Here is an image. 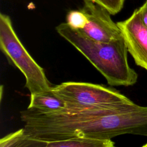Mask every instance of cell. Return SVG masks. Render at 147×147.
Segmentation results:
<instances>
[{"mask_svg":"<svg viewBox=\"0 0 147 147\" xmlns=\"http://www.w3.org/2000/svg\"><path fill=\"white\" fill-rule=\"evenodd\" d=\"M25 134L47 142L74 138L111 140L130 134L147 137V107L134 102L75 113L20 112Z\"/></svg>","mask_w":147,"mask_h":147,"instance_id":"1","label":"cell"},{"mask_svg":"<svg viewBox=\"0 0 147 147\" xmlns=\"http://www.w3.org/2000/svg\"><path fill=\"white\" fill-rule=\"evenodd\" d=\"M57 33L80 52L113 86L134 84L138 75L127 61V48L122 37L110 42L94 41L65 23L56 27Z\"/></svg>","mask_w":147,"mask_h":147,"instance_id":"2","label":"cell"},{"mask_svg":"<svg viewBox=\"0 0 147 147\" xmlns=\"http://www.w3.org/2000/svg\"><path fill=\"white\" fill-rule=\"evenodd\" d=\"M0 48L9 63L25 76V87L30 94L52 88L43 68L29 53L17 36L10 17L0 14Z\"/></svg>","mask_w":147,"mask_h":147,"instance_id":"3","label":"cell"},{"mask_svg":"<svg viewBox=\"0 0 147 147\" xmlns=\"http://www.w3.org/2000/svg\"><path fill=\"white\" fill-rule=\"evenodd\" d=\"M65 102V112L75 113L98 107L130 103V99L118 91L100 84L67 82L52 87Z\"/></svg>","mask_w":147,"mask_h":147,"instance_id":"4","label":"cell"},{"mask_svg":"<svg viewBox=\"0 0 147 147\" xmlns=\"http://www.w3.org/2000/svg\"><path fill=\"white\" fill-rule=\"evenodd\" d=\"M81 10L86 14L88 23L78 30L84 36L96 41L110 42L122 37L121 30L110 17V13L103 7L89 1H83Z\"/></svg>","mask_w":147,"mask_h":147,"instance_id":"5","label":"cell"},{"mask_svg":"<svg viewBox=\"0 0 147 147\" xmlns=\"http://www.w3.org/2000/svg\"><path fill=\"white\" fill-rule=\"evenodd\" d=\"M117 24L136 64L147 71V27L143 24L138 9L127 19Z\"/></svg>","mask_w":147,"mask_h":147,"instance_id":"6","label":"cell"},{"mask_svg":"<svg viewBox=\"0 0 147 147\" xmlns=\"http://www.w3.org/2000/svg\"><path fill=\"white\" fill-rule=\"evenodd\" d=\"M28 109L42 113H57L65 112L64 100L52 90L30 94Z\"/></svg>","mask_w":147,"mask_h":147,"instance_id":"7","label":"cell"},{"mask_svg":"<svg viewBox=\"0 0 147 147\" xmlns=\"http://www.w3.org/2000/svg\"><path fill=\"white\" fill-rule=\"evenodd\" d=\"M47 147H115L111 140L74 138L48 142Z\"/></svg>","mask_w":147,"mask_h":147,"instance_id":"8","label":"cell"},{"mask_svg":"<svg viewBox=\"0 0 147 147\" xmlns=\"http://www.w3.org/2000/svg\"><path fill=\"white\" fill-rule=\"evenodd\" d=\"M66 23L69 27L76 30H80L88 23L86 14L81 10H70L66 16Z\"/></svg>","mask_w":147,"mask_h":147,"instance_id":"9","label":"cell"},{"mask_svg":"<svg viewBox=\"0 0 147 147\" xmlns=\"http://www.w3.org/2000/svg\"><path fill=\"white\" fill-rule=\"evenodd\" d=\"M91 1L107 10L111 15L119 13L123 8L125 0H83Z\"/></svg>","mask_w":147,"mask_h":147,"instance_id":"10","label":"cell"},{"mask_svg":"<svg viewBox=\"0 0 147 147\" xmlns=\"http://www.w3.org/2000/svg\"><path fill=\"white\" fill-rule=\"evenodd\" d=\"M25 137L24 128L3 137L0 140V147H15Z\"/></svg>","mask_w":147,"mask_h":147,"instance_id":"11","label":"cell"},{"mask_svg":"<svg viewBox=\"0 0 147 147\" xmlns=\"http://www.w3.org/2000/svg\"><path fill=\"white\" fill-rule=\"evenodd\" d=\"M48 142L30 137L25 134L24 138L15 147H47Z\"/></svg>","mask_w":147,"mask_h":147,"instance_id":"12","label":"cell"},{"mask_svg":"<svg viewBox=\"0 0 147 147\" xmlns=\"http://www.w3.org/2000/svg\"><path fill=\"white\" fill-rule=\"evenodd\" d=\"M138 10L143 24L147 27V0L141 7L138 9Z\"/></svg>","mask_w":147,"mask_h":147,"instance_id":"13","label":"cell"},{"mask_svg":"<svg viewBox=\"0 0 147 147\" xmlns=\"http://www.w3.org/2000/svg\"><path fill=\"white\" fill-rule=\"evenodd\" d=\"M141 147H147V143L146 144H145V145H144L142 146H141Z\"/></svg>","mask_w":147,"mask_h":147,"instance_id":"14","label":"cell"}]
</instances>
